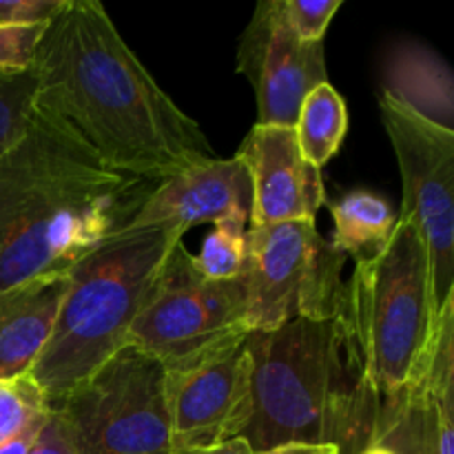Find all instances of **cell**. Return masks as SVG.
<instances>
[{
    "mask_svg": "<svg viewBox=\"0 0 454 454\" xmlns=\"http://www.w3.org/2000/svg\"><path fill=\"white\" fill-rule=\"evenodd\" d=\"M253 419L242 437L253 452L284 443H331L362 454L384 437V406L364 375L344 313L297 317L278 331L248 333Z\"/></svg>",
    "mask_w": 454,
    "mask_h": 454,
    "instance_id": "cell-3",
    "label": "cell"
},
{
    "mask_svg": "<svg viewBox=\"0 0 454 454\" xmlns=\"http://www.w3.org/2000/svg\"><path fill=\"white\" fill-rule=\"evenodd\" d=\"M341 313L368 386L384 406V442L428 375L437 344L428 253L411 220L397 217L384 251L357 262L346 282Z\"/></svg>",
    "mask_w": 454,
    "mask_h": 454,
    "instance_id": "cell-4",
    "label": "cell"
},
{
    "mask_svg": "<svg viewBox=\"0 0 454 454\" xmlns=\"http://www.w3.org/2000/svg\"><path fill=\"white\" fill-rule=\"evenodd\" d=\"M29 75L35 105L115 171L160 184L217 160L202 127L164 93L96 0H65Z\"/></svg>",
    "mask_w": 454,
    "mask_h": 454,
    "instance_id": "cell-1",
    "label": "cell"
},
{
    "mask_svg": "<svg viewBox=\"0 0 454 454\" xmlns=\"http://www.w3.org/2000/svg\"><path fill=\"white\" fill-rule=\"evenodd\" d=\"M346 260L315 222L251 226L244 269L248 333L278 331L297 317H335L344 306Z\"/></svg>",
    "mask_w": 454,
    "mask_h": 454,
    "instance_id": "cell-7",
    "label": "cell"
},
{
    "mask_svg": "<svg viewBox=\"0 0 454 454\" xmlns=\"http://www.w3.org/2000/svg\"><path fill=\"white\" fill-rule=\"evenodd\" d=\"M238 158L253 182L251 226L315 222L326 202L322 168L306 162L293 127H253Z\"/></svg>",
    "mask_w": 454,
    "mask_h": 454,
    "instance_id": "cell-13",
    "label": "cell"
},
{
    "mask_svg": "<svg viewBox=\"0 0 454 454\" xmlns=\"http://www.w3.org/2000/svg\"><path fill=\"white\" fill-rule=\"evenodd\" d=\"M173 450L242 437L253 419V359L247 335L189 362L164 366Z\"/></svg>",
    "mask_w": 454,
    "mask_h": 454,
    "instance_id": "cell-10",
    "label": "cell"
},
{
    "mask_svg": "<svg viewBox=\"0 0 454 454\" xmlns=\"http://www.w3.org/2000/svg\"><path fill=\"white\" fill-rule=\"evenodd\" d=\"M253 215V182L242 158L213 160L160 182L129 229H162L173 239L202 222L247 226Z\"/></svg>",
    "mask_w": 454,
    "mask_h": 454,
    "instance_id": "cell-12",
    "label": "cell"
},
{
    "mask_svg": "<svg viewBox=\"0 0 454 454\" xmlns=\"http://www.w3.org/2000/svg\"><path fill=\"white\" fill-rule=\"evenodd\" d=\"M65 291L67 275H53L0 295V380L31 371L51 335Z\"/></svg>",
    "mask_w": 454,
    "mask_h": 454,
    "instance_id": "cell-14",
    "label": "cell"
},
{
    "mask_svg": "<svg viewBox=\"0 0 454 454\" xmlns=\"http://www.w3.org/2000/svg\"><path fill=\"white\" fill-rule=\"evenodd\" d=\"M340 7L341 0H282L288 27L304 43H324V34Z\"/></svg>",
    "mask_w": 454,
    "mask_h": 454,
    "instance_id": "cell-22",
    "label": "cell"
},
{
    "mask_svg": "<svg viewBox=\"0 0 454 454\" xmlns=\"http://www.w3.org/2000/svg\"><path fill=\"white\" fill-rule=\"evenodd\" d=\"M158 182L115 171L62 120L31 102L0 155V295L71 266L129 229Z\"/></svg>",
    "mask_w": 454,
    "mask_h": 454,
    "instance_id": "cell-2",
    "label": "cell"
},
{
    "mask_svg": "<svg viewBox=\"0 0 454 454\" xmlns=\"http://www.w3.org/2000/svg\"><path fill=\"white\" fill-rule=\"evenodd\" d=\"M335 235L331 244L357 262L380 255L393 235L397 215L384 198L372 191H350L331 204Z\"/></svg>",
    "mask_w": 454,
    "mask_h": 454,
    "instance_id": "cell-16",
    "label": "cell"
},
{
    "mask_svg": "<svg viewBox=\"0 0 454 454\" xmlns=\"http://www.w3.org/2000/svg\"><path fill=\"white\" fill-rule=\"evenodd\" d=\"M238 71L255 89L257 127H295L304 98L328 82L324 43H304L288 27L282 0H264L239 38Z\"/></svg>",
    "mask_w": 454,
    "mask_h": 454,
    "instance_id": "cell-11",
    "label": "cell"
},
{
    "mask_svg": "<svg viewBox=\"0 0 454 454\" xmlns=\"http://www.w3.org/2000/svg\"><path fill=\"white\" fill-rule=\"evenodd\" d=\"M173 454H255L248 446L244 437L229 439L217 446H204V448H182V450H173Z\"/></svg>",
    "mask_w": 454,
    "mask_h": 454,
    "instance_id": "cell-25",
    "label": "cell"
},
{
    "mask_svg": "<svg viewBox=\"0 0 454 454\" xmlns=\"http://www.w3.org/2000/svg\"><path fill=\"white\" fill-rule=\"evenodd\" d=\"M257 454H340V450L331 443H284Z\"/></svg>",
    "mask_w": 454,
    "mask_h": 454,
    "instance_id": "cell-26",
    "label": "cell"
},
{
    "mask_svg": "<svg viewBox=\"0 0 454 454\" xmlns=\"http://www.w3.org/2000/svg\"><path fill=\"white\" fill-rule=\"evenodd\" d=\"M29 454H78V452H75L74 443H71L65 424L58 419V415L49 412L47 421H44L43 430H40L38 439H35L34 448H31Z\"/></svg>",
    "mask_w": 454,
    "mask_h": 454,
    "instance_id": "cell-23",
    "label": "cell"
},
{
    "mask_svg": "<svg viewBox=\"0 0 454 454\" xmlns=\"http://www.w3.org/2000/svg\"><path fill=\"white\" fill-rule=\"evenodd\" d=\"M47 25H0V75H20L31 69Z\"/></svg>",
    "mask_w": 454,
    "mask_h": 454,
    "instance_id": "cell-21",
    "label": "cell"
},
{
    "mask_svg": "<svg viewBox=\"0 0 454 454\" xmlns=\"http://www.w3.org/2000/svg\"><path fill=\"white\" fill-rule=\"evenodd\" d=\"M47 417H40V419H35L34 424L27 426L22 433H18L16 437L4 442L3 446H0V454H29L31 448H34L35 439H38L40 430H43L44 421H47Z\"/></svg>",
    "mask_w": 454,
    "mask_h": 454,
    "instance_id": "cell-24",
    "label": "cell"
},
{
    "mask_svg": "<svg viewBox=\"0 0 454 454\" xmlns=\"http://www.w3.org/2000/svg\"><path fill=\"white\" fill-rule=\"evenodd\" d=\"M34 102V80L29 71L20 75H0V155L16 145L25 133Z\"/></svg>",
    "mask_w": 454,
    "mask_h": 454,
    "instance_id": "cell-20",
    "label": "cell"
},
{
    "mask_svg": "<svg viewBox=\"0 0 454 454\" xmlns=\"http://www.w3.org/2000/svg\"><path fill=\"white\" fill-rule=\"evenodd\" d=\"M49 412L78 454H173L164 364L127 344Z\"/></svg>",
    "mask_w": 454,
    "mask_h": 454,
    "instance_id": "cell-6",
    "label": "cell"
},
{
    "mask_svg": "<svg viewBox=\"0 0 454 454\" xmlns=\"http://www.w3.org/2000/svg\"><path fill=\"white\" fill-rule=\"evenodd\" d=\"M244 335H248L244 275L224 282L202 278L191 253L177 242L146 293L129 344L173 366Z\"/></svg>",
    "mask_w": 454,
    "mask_h": 454,
    "instance_id": "cell-8",
    "label": "cell"
},
{
    "mask_svg": "<svg viewBox=\"0 0 454 454\" xmlns=\"http://www.w3.org/2000/svg\"><path fill=\"white\" fill-rule=\"evenodd\" d=\"M47 415V399L29 377L0 380V446Z\"/></svg>",
    "mask_w": 454,
    "mask_h": 454,
    "instance_id": "cell-19",
    "label": "cell"
},
{
    "mask_svg": "<svg viewBox=\"0 0 454 454\" xmlns=\"http://www.w3.org/2000/svg\"><path fill=\"white\" fill-rule=\"evenodd\" d=\"M193 257V266L202 278L224 282L244 275L247 269V226L235 222L215 224L204 239L202 251Z\"/></svg>",
    "mask_w": 454,
    "mask_h": 454,
    "instance_id": "cell-18",
    "label": "cell"
},
{
    "mask_svg": "<svg viewBox=\"0 0 454 454\" xmlns=\"http://www.w3.org/2000/svg\"><path fill=\"white\" fill-rule=\"evenodd\" d=\"M381 122L397 155L403 204L426 244L437 313L454 300V131L428 122L390 96L380 100Z\"/></svg>",
    "mask_w": 454,
    "mask_h": 454,
    "instance_id": "cell-9",
    "label": "cell"
},
{
    "mask_svg": "<svg viewBox=\"0 0 454 454\" xmlns=\"http://www.w3.org/2000/svg\"><path fill=\"white\" fill-rule=\"evenodd\" d=\"M362 454H397V452L388 450V448H384V446H372V448H368V450H364Z\"/></svg>",
    "mask_w": 454,
    "mask_h": 454,
    "instance_id": "cell-27",
    "label": "cell"
},
{
    "mask_svg": "<svg viewBox=\"0 0 454 454\" xmlns=\"http://www.w3.org/2000/svg\"><path fill=\"white\" fill-rule=\"evenodd\" d=\"M293 131L301 155L313 167L322 168L340 151L348 131V109L331 82L319 84L304 98Z\"/></svg>",
    "mask_w": 454,
    "mask_h": 454,
    "instance_id": "cell-17",
    "label": "cell"
},
{
    "mask_svg": "<svg viewBox=\"0 0 454 454\" xmlns=\"http://www.w3.org/2000/svg\"><path fill=\"white\" fill-rule=\"evenodd\" d=\"M162 229H124L75 262L43 353L27 372L51 411L129 344V333L168 251Z\"/></svg>",
    "mask_w": 454,
    "mask_h": 454,
    "instance_id": "cell-5",
    "label": "cell"
},
{
    "mask_svg": "<svg viewBox=\"0 0 454 454\" xmlns=\"http://www.w3.org/2000/svg\"><path fill=\"white\" fill-rule=\"evenodd\" d=\"M384 93L428 122L454 131L452 71L430 49L415 43L395 49L386 71Z\"/></svg>",
    "mask_w": 454,
    "mask_h": 454,
    "instance_id": "cell-15",
    "label": "cell"
}]
</instances>
